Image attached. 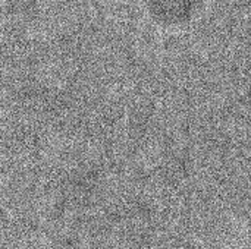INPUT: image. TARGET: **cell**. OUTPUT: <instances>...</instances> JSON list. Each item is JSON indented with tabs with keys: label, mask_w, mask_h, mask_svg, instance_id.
<instances>
[]
</instances>
